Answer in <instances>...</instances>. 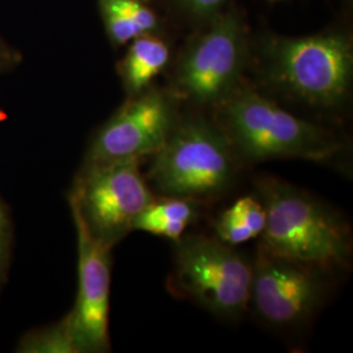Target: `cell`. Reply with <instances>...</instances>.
<instances>
[{"instance_id": "6da1fadb", "label": "cell", "mask_w": 353, "mask_h": 353, "mask_svg": "<svg viewBox=\"0 0 353 353\" xmlns=\"http://www.w3.org/2000/svg\"><path fill=\"white\" fill-rule=\"evenodd\" d=\"M214 112L239 161L296 159L327 163L343 150L334 132L290 113L248 85H241Z\"/></svg>"}, {"instance_id": "7a4b0ae2", "label": "cell", "mask_w": 353, "mask_h": 353, "mask_svg": "<svg viewBox=\"0 0 353 353\" xmlns=\"http://www.w3.org/2000/svg\"><path fill=\"white\" fill-rule=\"evenodd\" d=\"M261 76L290 101L319 112L338 110L352 88V39L339 32L270 38L261 50Z\"/></svg>"}, {"instance_id": "3957f363", "label": "cell", "mask_w": 353, "mask_h": 353, "mask_svg": "<svg viewBox=\"0 0 353 353\" xmlns=\"http://www.w3.org/2000/svg\"><path fill=\"white\" fill-rule=\"evenodd\" d=\"M256 190L265 211L262 248L328 271L350 265L351 230L335 211L275 176L259 178Z\"/></svg>"}, {"instance_id": "277c9868", "label": "cell", "mask_w": 353, "mask_h": 353, "mask_svg": "<svg viewBox=\"0 0 353 353\" xmlns=\"http://www.w3.org/2000/svg\"><path fill=\"white\" fill-rule=\"evenodd\" d=\"M239 163L214 118L178 115L163 148L153 154L148 176L160 195L195 202L227 191Z\"/></svg>"}, {"instance_id": "5b68a950", "label": "cell", "mask_w": 353, "mask_h": 353, "mask_svg": "<svg viewBox=\"0 0 353 353\" xmlns=\"http://www.w3.org/2000/svg\"><path fill=\"white\" fill-rule=\"evenodd\" d=\"M248 63L245 23L240 13L224 11L179 52L168 90L176 101L216 109L243 85Z\"/></svg>"}, {"instance_id": "8992f818", "label": "cell", "mask_w": 353, "mask_h": 353, "mask_svg": "<svg viewBox=\"0 0 353 353\" xmlns=\"http://www.w3.org/2000/svg\"><path fill=\"white\" fill-rule=\"evenodd\" d=\"M139 161L83 164L68 194L72 217L110 249L132 232L138 214L154 199Z\"/></svg>"}, {"instance_id": "52a82bcc", "label": "cell", "mask_w": 353, "mask_h": 353, "mask_svg": "<svg viewBox=\"0 0 353 353\" xmlns=\"http://www.w3.org/2000/svg\"><path fill=\"white\" fill-rule=\"evenodd\" d=\"M176 243L173 287L216 316L243 314L250 301L252 263L216 237L190 234Z\"/></svg>"}, {"instance_id": "ba28073f", "label": "cell", "mask_w": 353, "mask_h": 353, "mask_svg": "<svg viewBox=\"0 0 353 353\" xmlns=\"http://www.w3.org/2000/svg\"><path fill=\"white\" fill-rule=\"evenodd\" d=\"M327 272L321 265L274 254L259 245L252 265L249 305L268 325L299 326L325 301Z\"/></svg>"}, {"instance_id": "9c48e42d", "label": "cell", "mask_w": 353, "mask_h": 353, "mask_svg": "<svg viewBox=\"0 0 353 353\" xmlns=\"http://www.w3.org/2000/svg\"><path fill=\"white\" fill-rule=\"evenodd\" d=\"M176 102L169 90L153 87L127 97L93 135L83 164L141 160L156 154L176 123Z\"/></svg>"}, {"instance_id": "30bf717a", "label": "cell", "mask_w": 353, "mask_h": 353, "mask_svg": "<svg viewBox=\"0 0 353 353\" xmlns=\"http://www.w3.org/2000/svg\"><path fill=\"white\" fill-rule=\"evenodd\" d=\"M77 236V294L67 314L79 353L110 351L109 309L112 250L74 219Z\"/></svg>"}, {"instance_id": "8fae6325", "label": "cell", "mask_w": 353, "mask_h": 353, "mask_svg": "<svg viewBox=\"0 0 353 353\" xmlns=\"http://www.w3.org/2000/svg\"><path fill=\"white\" fill-rule=\"evenodd\" d=\"M172 52L159 34H143L128 43L123 58L117 64V72L127 97L151 88L154 79L170 62Z\"/></svg>"}, {"instance_id": "7c38bea8", "label": "cell", "mask_w": 353, "mask_h": 353, "mask_svg": "<svg viewBox=\"0 0 353 353\" xmlns=\"http://www.w3.org/2000/svg\"><path fill=\"white\" fill-rule=\"evenodd\" d=\"M194 201L176 196L156 198L135 219L132 230H143L178 242L194 221Z\"/></svg>"}, {"instance_id": "4fadbf2b", "label": "cell", "mask_w": 353, "mask_h": 353, "mask_svg": "<svg viewBox=\"0 0 353 353\" xmlns=\"http://www.w3.org/2000/svg\"><path fill=\"white\" fill-rule=\"evenodd\" d=\"M265 227V207L252 196H242L214 223V237L229 246H237L262 236Z\"/></svg>"}, {"instance_id": "5bb4252c", "label": "cell", "mask_w": 353, "mask_h": 353, "mask_svg": "<svg viewBox=\"0 0 353 353\" xmlns=\"http://www.w3.org/2000/svg\"><path fill=\"white\" fill-rule=\"evenodd\" d=\"M21 353H79L67 316L46 327L33 328L16 345Z\"/></svg>"}, {"instance_id": "9a60e30c", "label": "cell", "mask_w": 353, "mask_h": 353, "mask_svg": "<svg viewBox=\"0 0 353 353\" xmlns=\"http://www.w3.org/2000/svg\"><path fill=\"white\" fill-rule=\"evenodd\" d=\"M173 6L191 21L208 26L225 11L228 0H170Z\"/></svg>"}, {"instance_id": "2e32d148", "label": "cell", "mask_w": 353, "mask_h": 353, "mask_svg": "<svg viewBox=\"0 0 353 353\" xmlns=\"http://www.w3.org/2000/svg\"><path fill=\"white\" fill-rule=\"evenodd\" d=\"M13 221L8 205L0 196V294L6 287L12 262Z\"/></svg>"}, {"instance_id": "e0dca14e", "label": "cell", "mask_w": 353, "mask_h": 353, "mask_svg": "<svg viewBox=\"0 0 353 353\" xmlns=\"http://www.w3.org/2000/svg\"><path fill=\"white\" fill-rule=\"evenodd\" d=\"M23 63V52L0 34V75L8 74Z\"/></svg>"}, {"instance_id": "ac0fdd59", "label": "cell", "mask_w": 353, "mask_h": 353, "mask_svg": "<svg viewBox=\"0 0 353 353\" xmlns=\"http://www.w3.org/2000/svg\"><path fill=\"white\" fill-rule=\"evenodd\" d=\"M274 1H275V0H274Z\"/></svg>"}]
</instances>
